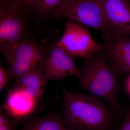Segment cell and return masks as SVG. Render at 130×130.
I'll list each match as a JSON object with an SVG mask.
<instances>
[{
	"label": "cell",
	"instance_id": "52a82bcc",
	"mask_svg": "<svg viewBox=\"0 0 130 130\" xmlns=\"http://www.w3.org/2000/svg\"><path fill=\"white\" fill-rule=\"evenodd\" d=\"M59 40L48 44L45 64L46 77L48 81L54 80L60 81L63 78L70 76L79 79L81 71L76 66L74 59L59 43Z\"/></svg>",
	"mask_w": 130,
	"mask_h": 130
},
{
	"label": "cell",
	"instance_id": "9c48e42d",
	"mask_svg": "<svg viewBox=\"0 0 130 130\" xmlns=\"http://www.w3.org/2000/svg\"><path fill=\"white\" fill-rule=\"evenodd\" d=\"M104 39L105 54L118 77L130 74V37L109 36Z\"/></svg>",
	"mask_w": 130,
	"mask_h": 130
},
{
	"label": "cell",
	"instance_id": "5b68a950",
	"mask_svg": "<svg viewBox=\"0 0 130 130\" xmlns=\"http://www.w3.org/2000/svg\"><path fill=\"white\" fill-rule=\"evenodd\" d=\"M55 20H66L100 31L109 36L102 7V0H69L54 14Z\"/></svg>",
	"mask_w": 130,
	"mask_h": 130
},
{
	"label": "cell",
	"instance_id": "277c9868",
	"mask_svg": "<svg viewBox=\"0 0 130 130\" xmlns=\"http://www.w3.org/2000/svg\"><path fill=\"white\" fill-rule=\"evenodd\" d=\"M32 17L11 0L0 4L1 51L18 42L36 37Z\"/></svg>",
	"mask_w": 130,
	"mask_h": 130
},
{
	"label": "cell",
	"instance_id": "2e32d148",
	"mask_svg": "<svg viewBox=\"0 0 130 130\" xmlns=\"http://www.w3.org/2000/svg\"><path fill=\"white\" fill-rule=\"evenodd\" d=\"M20 121L8 119L6 123L0 125V130H16Z\"/></svg>",
	"mask_w": 130,
	"mask_h": 130
},
{
	"label": "cell",
	"instance_id": "5bb4252c",
	"mask_svg": "<svg viewBox=\"0 0 130 130\" xmlns=\"http://www.w3.org/2000/svg\"><path fill=\"white\" fill-rule=\"evenodd\" d=\"M16 3L25 11L33 17L35 0H11Z\"/></svg>",
	"mask_w": 130,
	"mask_h": 130
},
{
	"label": "cell",
	"instance_id": "9a60e30c",
	"mask_svg": "<svg viewBox=\"0 0 130 130\" xmlns=\"http://www.w3.org/2000/svg\"><path fill=\"white\" fill-rule=\"evenodd\" d=\"M9 77L7 69H5L2 65H0V90L1 91L9 81Z\"/></svg>",
	"mask_w": 130,
	"mask_h": 130
},
{
	"label": "cell",
	"instance_id": "ba28073f",
	"mask_svg": "<svg viewBox=\"0 0 130 130\" xmlns=\"http://www.w3.org/2000/svg\"><path fill=\"white\" fill-rule=\"evenodd\" d=\"M109 36L130 37V0H102Z\"/></svg>",
	"mask_w": 130,
	"mask_h": 130
},
{
	"label": "cell",
	"instance_id": "7c38bea8",
	"mask_svg": "<svg viewBox=\"0 0 130 130\" xmlns=\"http://www.w3.org/2000/svg\"><path fill=\"white\" fill-rule=\"evenodd\" d=\"M69 0H35L33 24L37 33L43 34L48 31V23L57 10Z\"/></svg>",
	"mask_w": 130,
	"mask_h": 130
},
{
	"label": "cell",
	"instance_id": "ac0fdd59",
	"mask_svg": "<svg viewBox=\"0 0 130 130\" xmlns=\"http://www.w3.org/2000/svg\"><path fill=\"white\" fill-rule=\"evenodd\" d=\"M126 87L127 90L129 91L130 94V74L129 76L128 77V79H127V83H126Z\"/></svg>",
	"mask_w": 130,
	"mask_h": 130
},
{
	"label": "cell",
	"instance_id": "e0dca14e",
	"mask_svg": "<svg viewBox=\"0 0 130 130\" xmlns=\"http://www.w3.org/2000/svg\"><path fill=\"white\" fill-rule=\"evenodd\" d=\"M119 130H130V110L126 112L123 125Z\"/></svg>",
	"mask_w": 130,
	"mask_h": 130
},
{
	"label": "cell",
	"instance_id": "7a4b0ae2",
	"mask_svg": "<svg viewBox=\"0 0 130 130\" xmlns=\"http://www.w3.org/2000/svg\"><path fill=\"white\" fill-rule=\"evenodd\" d=\"M82 59L79 87L105 101L115 112L120 113L121 108L118 100V77L112 70L104 50Z\"/></svg>",
	"mask_w": 130,
	"mask_h": 130
},
{
	"label": "cell",
	"instance_id": "8992f818",
	"mask_svg": "<svg viewBox=\"0 0 130 130\" xmlns=\"http://www.w3.org/2000/svg\"><path fill=\"white\" fill-rule=\"evenodd\" d=\"M59 42L74 60L89 57L104 49V44L94 40L88 27L71 21H66Z\"/></svg>",
	"mask_w": 130,
	"mask_h": 130
},
{
	"label": "cell",
	"instance_id": "6da1fadb",
	"mask_svg": "<svg viewBox=\"0 0 130 130\" xmlns=\"http://www.w3.org/2000/svg\"><path fill=\"white\" fill-rule=\"evenodd\" d=\"M62 118L70 130H108L111 116L101 100L90 94L63 90Z\"/></svg>",
	"mask_w": 130,
	"mask_h": 130
},
{
	"label": "cell",
	"instance_id": "8fae6325",
	"mask_svg": "<svg viewBox=\"0 0 130 130\" xmlns=\"http://www.w3.org/2000/svg\"><path fill=\"white\" fill-rule=\"evenodd\" d=\"M14 81L12 89L20 91L38 103L43 95L48 81L45 73L38 71L29 73Z\"/></svg>",
	"mask_w": 130,
	"mask_h": 130
},
{
	"label": "cell",
	"instance_id": "d6986e66",
	"mask_svg": "<svg viewBox=\"0 0 130 130\" xmlns=\"http://www.w3.org/2000/svg\"><path fill=\"white\" fill-rule=\"evenodd\" d=\"M6 0H0V4H2L6 1Z\"/></svg>",
	"mask_w": 130,
	"mask_h": 130
},
{
	"label": "cell",
	"instance_id": "4fadbf2b",
	"mask_svg": "<svg viewBox=\"0 0 130 130\" xmlns=\"http://www.w3.org/2000/svg\"><path fill=\"white\" fill-rule=\"evenodd\" d=\"M20 130H70L63 118L56 112L43 116L29 118Z\"/></svg>",
	"mask_w": 130,
	"mask_h": 130
},
{
	"label": "cell",
	"instance_id": "3957f363",
	"mask_svg": "<svg viewBox=\"0 0 130 130\" xmlns=\"http://www.w3.org/2000/svg\"><path fill=\"white\" fill-rule=\"evenodd\" d=\"M48 50V45L40 44L35 37L18 42L1 51L7 60L9 78L17 79L32 72L45 73Z\"/></svg>",
	"mask_w": 130,
	"mask_h": 130
},
{
	"label": "cell",
	"instance_id": "30bf717a",
	"mask_svg": "<svg viewBox=\"0 0 130 130\" xmlns=\"http://www.w3.org/2000/svg\"><path fill=\"white\" fill-rule=\"evenodd\" d=\"M38 103L20 91L12 89L8 90L5 106L12 119L21 121L35 112Z\"/></svg>",
	"mask_w": 130,
	"mask_h": 130
}]
</instances>
